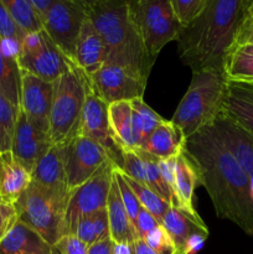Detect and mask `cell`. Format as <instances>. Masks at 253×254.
<instances>
[{
  "instance_id": "3957f363",
  "label": "cell",
  "mask_w": 253,
  "mask_h": 254,
  "mask_svg": "<svg viewBox=\"0 0 253 254\" xmlns=\"http://www.w3.org/2000/svg\"><path fill=\"white\" fill-rule=\"evenodd\" d=\"M107 49L106 64L148 79L155 59L149 55L131 15L129 0H101L87 11Z\"/></svg>"
},
{
  "instance_id": "d4e9b609",
  "label": "cell",
  "mask_w": 253,
  "mask_h": 254,
  "mask_svg": "<svg viewBox=\"0 0 253 254\" xmlns=\"http://www.w3.org/2000/svg\"><path fill=\"white\" fill-rule=\"evenodd\" d=\"M175 192L178 197L179 206L189 211H196L193 207V191L198 181V173L196 165L191 160L190 156L184 150L179 156H176L175 169Z\"/></svg>"
},
{
  "instance_id": "d590c367",
  "label": "cell",
  "mask_w": 253,
  "mask_h": 254,
  "mask_svg": "<svg viewBox=\"0 0 253 254\" xmlns=\"http://www.w3.org/2000/svg\"><path fill=\"white\" fill-rule=\"evenodd\" d=\"M170 1L179 22L185 26L202 11L208 0H170Z\"/></svg>"
},
{
  "instance_id": "4dcf8cb0",
  "label": "cell",
  "mask_w": 253,
  "mask_h": 254,
  "mask_svg": "<svg viewBox=\"0 0 253 254\" xmlns=\"http://www.w3.org/2000/svg\"><path fill=\"white\" fill-rule=\"evenodd\" d=\"M0 1L26 34L41 31V17L30 0H0Z\"/></svg>"
},
{
  "instance_id": "ba28073f",
  "label": "cell",
  "mask_w": 253,
  "mask_h": 254,
  "mask_svg": "<svg viewBox=\"0 0 253 254\" xmlns=\"http://www.w3.org/2000/svg\"><path fill=\"white\" fill-rule=\"evenodd\" d=\"M17 64L24 71L52 83L74 64L44 29L25 35L17 55Z\"/></svg>"
},
{
  "instance_id": "8d00e7d4",
  "label": "cell",
  "mask_w": 253,
  "mask_h": 254,
  "mask_svg": "<svg viewBox=\"0 0 253 254\" xmlns=\"http://www.w3.org/2000/svg\"><path fill=\"white\" fill-rule=\"evenodd\" d=\"M144 241L156 254H176L173 240L161 225L148 233Z\"/></svg>"
},
{
  "instance_id": "74e56055",
  "label": "cell",
  "mask_w": 253,
  "mask_h": 254,
  "mask_svg": "<svg viewBox=\"0 0 253 254\" xmlns=\"http://www.w3.org/2000/svg\"><path fill=\"white\" fill-rule=\"evenodd\" d=\"M19 221L15 202L0 196V242L4 240L12 226Z\"/></svg>"
},
{
  "instance_id": "52a82bcc",
  "label": "cell",
  "mask_w": 253,
  "mask_h": 254,
  "mask_svg": "<svg viewBox=\"0 0 253 254\" xmlns=\"http://www.w3.org/2000/svg\"><path fill=\"white\" fill-rule=\"evenodd\" d=\"M131 15L146 51L156 60L169 42L178 40L183 25L179 22L170 0H129Z\"/></svg>"
},
{
  "instance_id": "5b68a950",
  "label": "cell",
  "mask_w": 253,
  "mask_h": 254,
  "mask_svg": "<svg viewBox=\"0 0 253 254\" xmlns=\"http://www.w3.org/2000/svg\"><path fill=\"white\" fill-rule=\"evenodd\" d=\"M89 77L73 64L54 82L49 135L52 144H66L78 135Z\"/></svg>"
},
{
  "instance_id": "e575fe53",
  "label": "cell",
  "mask_w": 253,
  "mask_h": 254,
  "mask_svg": "<svg viewBox=\"0 0 253 254\" xmlns=\"http://www.w3.org/2000/svg\"><path fill=\"white\" fill-rule=\"evenodd\" d=\"M26 32L17 25L6 7L0 1V39L11 41L21 46Z\"/></svg>"
},
{
  "instance_id": "83f0119b",
  "label": "cell",
  "mask_w": 253,
  "mask_h": 254,
  "mask_svg": "<svg viewBox=\"0 0 253 254\" xmlns=\"http://www.w3.org/2000/svg\"><path fill=\"white\" fill-rule=\"evenodd\" d=\"M0 92L16 109L20 108L21 97V68L17 57L7 54L0 39Z\"/></svg>"
},
{
  "instance_id": "f35d334b",
  "label": "cell",
  "mask_w": 253,
  "mask_h": 254,
  "mask_svg": "<svg viewBox=\"0 0 253 254\" xmlns=\"http://www.w3.org/2000/svg\"><path fill=\"white\" fill-rule=\"evenodd\" d=\"M88 248L76 236L67 235L52 246V254H88Z\"/></svg>"
},
{
  "instance_id": "277c9868",
  "label": "cell",
  "mask_w": 253,
  "mask_h": 254,
  "mask_svg": "<svg viewBox=\"0 0 253 254\" xmlns=\"http://www.w3.org/2000/svg\"><path fill=\"white\" fill-rule=\"evenodd\" d=\"M223 69L208 68L192 72V79L174 113L173 122L185 139L210 127L222 114L227 94Z\"/></svg>"
},
{
  "instance_id": "7a4b0ae2",
  "label": "cell",
  "mask_w": 253,
  "mask_h": 254,
  "mask_svg": "<svg viewBox=\"0 0 253 254\" xmlns=\"http://www.w3.org/2000/svg\"><path fill=\"white\" fill-rule=\"evenodd\" d=\"M247 0H208L202 11L183 26L178 37L180 57L192 72L223 69L226 55L236 45Z\"/></svg>"
},
{
  "instance_id": "ffe728a7",
  "label": "cell",
  "mask_w": 253,
  "mask_h": 254,
  "mask_svg": "<svg viewBox=\"0 0 253 254\" xmlns=\"http://www.w3.org/2000/svg\"><path fill=\"white\" fill-rule=\"evenodd\" d=\"M223 116L253 135V83H227Z\"/></svg>"
},
{
  "instance_id": "7c38bea8",
  "label": "cell",
  "mask_w": 253,
  "mask_h": 254,
  "mask_svg": "<svg viewBox=\"0 0 253 254\" xmlns=\"http://www.w3.org/2000/svg\"><path fill=\"white\" fill-rule=\"evenodd\" d=\"M78 135L86 136L98 143L109 156V160L118 169L123 165V150L114 140L108 119V103L97 96L89 82L86 103L82 112Z\"/></svg>"
},
{
  "instance_id": "6da1fadb",
  "label": "cell",
  "mask_w": 253,
  "mask_h": 254,
  "mask_svg": "<svg viewBox=\"0 0 253 254\" xmlns=\"http://www.w3.org/2000/svg\"><path fill=\"white\" fill-rule=\"evenodd\" d=\"M184 150L196 165L198 181L208 192L218 217L253 236L250 179L215 128L206 127L189 136Z\"/></svg>"
},
{
  "instance_id": "e0dca14e",
  "label": "cell",
  "mask_w": 253,
  "mask_h": 254,
  "mask_svg": "<svg viewBox=\"0 0 253 254\" xmlns=\"http://www.w3.org/2000/svg\"><path fill=\"white\" fill-rule=\"evenodd\" d=\"M161 226L173 240L176 254H188L189 243L195 236L208 235L207 227L196 211H189L179 206H170L164 215Z\"/></svg>"
},
{
  "instance_id": "ee69618b",
  "label": "cell",
  "mask_w": 253,
  "mask_h": 254,
  "mask_svg": "<svg viewBox=\"0 0 253 254\" xmlns=\"http://www.w3.org/2000/svg\"><path fill=\"white\" fill-rule=\"evenodd\" d=\"M133 254H156L144 240H136L133 245Z\"/></svg>"
},
{
  "instance_id": "1f68e13d",
  "label": "cell",
  "mask_w": 253,
  "mask_h": 254,
  "mask_svg": "<svg viewBox=\"0 0 253 254\" xmlns=\"http://www.w3.org/2000/svg\"><path fill=\"white\" fill-rule=\"evenodd\" d=\"M17 112L19 109L15 108L0 92V151L11 150Z\"/></svg>"
},
{
  "instance_id": "44dd1931",
  "label": "cell",
  "mask_w": 253,
  "mask_h": 254,
  "mask_svg": "<svg viewBox=\"0 0 253 254\" xmlns=\"http://www.w3.org/2000/svg\"><path fill=\"white\" fill-rule=\"evenodd\" d=\"M31 181L57 192L69 195L64 173L63 148L61 144H54L37 163L31 173Z\"/></svg>"
},
{
  "instance_id": "30bf717a",
  "label": "cell",
  "mask_w": 253,
  "mask_h": 254,
  "mask_svg": "<svg viewBox=\"0 0 253 254\" xmlns=\"http://www.w3.org/2000/svg\"><path fill=\"white\" fill-rule=\"evenodd\" d=\"M112 161L104 164L89 180L69 191L66 210V236L73 235L77 223L92 213L107 208L113 171Z\"/></svg>"
},
{
  "instance_id": "5bb4252c",
  "label": "cell",
  "mask_w": 253,
  "mask_h": 254,
  "mask_svg": "<svg viewBox=\"0 0 253 254\" xmlns=\"http://www.w3.org/2000/svg\"><path fill=\"white\" fill-rule=\"evenodd\" d=\"M52 145L49 130L37 126L19 108L11 143V151L15 158L27 171L32 173Z\"/></svg>"
},
{
  "instance_id": "2e32d148",
  "label": "cell",
  "mask_w": 253,
  "mask_h": 254,
  "mask_svg": "<svg viewBox=\"0 0 253 254\" xmlns=\"http://www.w3.org/2000/svg\"><path fill=\"white\" fill-rule=\"evenodd\" d=\"M212 127L247 174L253 198V135L223 114Z\"/></svg>"
},
{
  "instance_id": "d6a6232c",
  "label": "cell",
  "mask_w": 253,
  "mask_h": 254,
  "mask_svg": "<svg viewBox=\"0 0 253 254\" xmlns=\"http://www.w3.org/2000/svg\"><path fill=\"white\" fill-rule=\"evenodd\" d=\"M123 165L119 170L123 171L128 176L133 178L138 183L146 186V174H145V163L143 156L139 154L136 149L134 150H123Z\"/></svg>"
},
{
  "instance_id": "cb8c5ba5",
  "label": "cell",
  "mask_w": 253,
  "mask_h": 254,
  "mask_svg": "<svg viewBox=\"0 0 253 254\" xmlns=\"http://www.w3.org/2000/svg\"><path fill=\"white\" fill-rule=\"evenodd\" d=\"M107 215H108L111 240L114 243L134 245V242L139 240L135 228H134L128 213H126V207H124L123 201H122L121 191H119L118 184L114 178V171L111 191H109L108 201H107Z\"/></svg>"
},
{
  "instance_id": "f6af8a7d",
  "label": "cell",
  "mask_w": 253,
  "mask_h": 254,
  "mask_svg": "<svg viewBox=\"0 0 253 254\" xmlns=\"http://www.w3.org/2000/svg\"><path fill=\"white\" fill-rule=\"evenodd\" d=\"M113 254H133V245L113 242Z\"/></svg>"
},
{
  "instance_id": "603a6c76",
  "label": "cell",
  "mask_w": 253,
  "mask_h": 254,
  "mask_svg": "<svg viewBox=\"0 0 253 254\" xmlns=\"http://www.w3.org/2000/svg\"><path fill=\"white\" fill-rule=\"evenodd\" d=\"M31 184V173L11 150L0 151V196L16 202Z\"/></svg>"
},
{
  "instance_id": "bcb514c9",
  "label": "cell",
  "mask_w": 253,
  "mask_h": 254,
  "mask_svg": "<svg viewBox=\"0 0 253 254\" xmlns=\"http://www.w3.org/2000/svg\"><path fill=\"white\" fill-rule=\"evenodd\" d=\"M30 1H31V4L34 5L36 11L39 12L40 17H42V15L45 14V11H46L47 7L50 6L52 0H30Z\"/></svg>"
},
{
  "instance_id": "60d3db41",
  "label": "cell",
  "mask_w": 253,
  "mask_h": 254,
  "mask_svg": "<svg viewBox=\"0 0 253 254\" xmlns=\"http://www.w3.org/2000/svg\"><path fill=\"white\" fill-rule=\"evenodd\" d=\"M158 226H160L159 221L148 210L141 207L135 222V232L138 235L139 240H144L146 235L150 233L153 230H155Z\"/></svg>"
},
{
  "instance_id": "ac0fdd59",
  "label": "cell",
  "mask_w": 253,
  "mask_h": 254,
  "mask_svg": "<svg viewBox=\"0 0 253 254\" xmlns=\"http://www.w3.org/2000/svg\"><path fill=\"white\" fill-rule=\"evenodd\" d=\"M107 61V49L89 17L84 20L76 45L74 64L87 76L98 71Z\"/></svg>"
},
{
  "instance_id": "7dc6e473",
  "label": "cell",
  "mask_w": 253,
  "mask_h": 254,
  "mask_svg": "<svg viewBox=\"0 0 253 254\" xmlns=\"http://www.w3.org/2000/svg\"><path fill=\"white\" fill-rule=\"evenodd\" d=\"M74 1L78 2V4L81 5V6H83L84 9H86L87 11H88V10L91 9V7L93 6L94 4H97V2L101 1V0H74Z\"/></svg>"
},
{
  "instance_id": "ab89813d",
  "label": "cell",
  "mask_w": 253,
  "mask_h": 254,
  "mask_svg": "<svg viewBox=\"0 0 253 254\" xmlns=\"http://www.w3.org/2000/svg\"><path fill=\"white\" fill-rule=\"evenodd\" d=\"M73 236H76L79 241H82V242H83L84 245L88 246V247H91L94 243L98 242L92 216H87V217L82 218V220L77 223L76 228H74Z\"/></svg>"
},
{
  "instance_id": "c3c4849f",
  "label": "cell",
  "mask_w": 253,
  "mask_h": 254,
  "mask_svg": "<svg viewBox=\"0 0 253 254\" xmlns=\"http://www.w3.org/2000/svg\"><path fill=\"white\" fill-rule=\"evenodd\" d=\"M238 44H252L253 45V31L248 32V34L245 35L242 39L238 40L237 44L236 45H238Z\"/></svg>"
},
{
  "instance_id": "4fadbf2b",
  "label": "cell",
  "mask_w": 253,
  "mask_h": 254,
  "mask_svg": "<svg viewBox=\"0 0 253 254\" xmlns=\"http://www.w3.org/2000/svg\"><path fill=\"white\" fill-rule=\"evenodd\" d=\"M89 77L94 93L108 104L143 98L148 79L112 64H104Z\"/></svg>"
},
{
  "instance_id": "9c48e42d",
  "label": "cell",
  "mask_w": 253,
  "mask_h": 254,
  "mask_svg": "<svg viewBox=\"0 0 253 254\" xmlns=\"http://www.w3.org/2000/svg\"><path fill=\"white\" fill-rule=\"evenodd\" d=\"M87 16V10L74 0H52L41 17L42 29L73 64L77 40Z\"/></svg>"
},
{
  "instance_id": "f546056e",
  "label": "cell",
  "mask_w": 253,
  "mask_h": 254,
  "mask_svg": "<svg viewBox=\"0 0 253 254\" xmlns=\"http://www.w3.org/2000/svg\"><path fill=\"white\" fill-rule=\"evenodd\" d=\"M121 174L122 176H123L124 181L130 186L133 192L135 193V196L138 197L140 205L143 206L145 210H148L161 225L164 215H165L166 211L170 208V203L166 202L164 198H161L158 193L154 192V191L151 190V189H149L148 186L138 183V181L134 180L133 178H130V176H128L126 174H124L122 170H121Z\"/></svg>"
},
{
  "instance_id": "8fae6325",
  "label": "cell",
  "mask_w": 253,
  "mask_h": 254,
  "mask_svg": "<svg viewBox=\"0 0 253 254\" xmlns=\"http://www.w3.org/2000/svg\"><path fill=\"white\" fill-rule=\"evenodd\" d=\"M61 145L63 148L64 173L69 191L89 180L99 168L111 161L107 151L86 136L77 135Z\"/></svg>"
},
{
  "instance_id": "7402d4cb",
  "label": "cell",
  "mask_w": 253,
  "mask_h": 254,
  "mask_svg": "<svg viewBox=\"0 0 253 254\" xmlns=\"http://www.w3.org/2000/svg\"><path fill=\"white\" fill-rule=\"evenodd\" d=\"M0 254H52V246L19 220L0 242Z\"/></svg>"
},
{
  "instance_id": "f1b7e54d",
  "label": "cell",
  "mask_w": 253,
  "mask_h": 254,
  "mask_svg": "<svg viewBox=\"0 0 253 254\" xmlns=\"http://www.w3.org/2000/svg\"><path fill=\"white\" fill-rule=\"evenodd\" d=\"M131 102V127H133V138L135 149L140 148L150 134L163 123L165 119L154 112L143 98H135Z\"/></svg>"
},
{
  "instance_id": "9a60e30c",
  "label": "cell",
  "mask_w": 253,
  "mask_h": 254,
  "mask_svg": "<svg viewBox=\"0 0 253 254\" xmlns=\"http://www.w3.org/2000/svg\"><path fill=\"white\" fill-rule=\"evenodd\" d=\"M54 83L21 69L20 109L37 126L49 130Z\"/></svg>"
},
{
  "instance_id": "d6986e66",
  "label": "cell",
  "mask_w": 253,
  "mask_h": 254,
  "mask_svg": "<svg viewBox=\"0 0 253 254\" xmlns=\"http://www.w3.org/2000/svg\"><path fill=\"white\" fill-rule=\"evenodd\" d=\"M185 136L176 124L164 121L140 146V150L158 160H168L180 155L185 149Z\"/></svg>"
},
{
  "instance_id": "836d02e7",
  "label": "cell",
  "mask_w": 253,
  "mask_h": 254,
  "mask_svg": "<svg viewBox=\"0 0 253 254\" xmlns=\"http://www.w3.org/2000/svg\"><path fill=\"white\" fill-rule=\"evenodd\" d=\"M114 178H116L117 184H118L119 191H121L122 201L124 203V207H126V213H128L129 218H130L131 223H133L134 228H135V222L136 217H138L139 212H140V208L143 206L139 202L138 197L135 196V193L133 192V190L130 189V186L124 181L123 176H122L121 170L118 168L114 169Z\"/></svg>"
},
{
  "instance_id": "8992f818",
  "label": "cell",
  "mask_w": 253,
  "mask_h": 254,
  "mask_svg": "<svg viewBox=\"0 0 253 254\" xmlns=\"http://www.w3.org/2000/svg\"><path fill=\"white\" fill-rule=\"evenodd\" d=\"M69 195L31 181L15 202L19 220L39 232L51 246L66 236V210Z\"/></svg>"
},
{
  "instance_id": "b9f144b4",
  "label": "cell",
  "mask_w": 253,
  "mask_h": 254,
  "mask_svg": "<svg viewBox=\"0 0 253 254\" xmlns=\"http://www.w3.org/2000/svg\"><path fill=\"white\" fill-rule=\"evenodd\" d=\"M92 218L94 222V228H96L97 238L99 241H103L106 238L111 237L109 233V222H108V215H107V208L99 210L97 212L92 213Z\"/></svg>"
},
{
  "instance_id": "484cf974",
  "label": "cell",
  "mask_w": 253,
  "mask_h": 254,
  "mask_svg": "<svg viewBox=\"0 0 253 254\" xmlns=\"http://www.w3.org/2000/svg\"><path fill=\"white\" fill-rule=\"evenodd\" d=\"M131 102L119 101L108 104V119L114 140L122 150H134L135 143L131 127Z\"/></svg>"
},
{
  "instance_id": "4316f807",
  "label": "cell",
  "mask_w": 253,
  "mask_h": 254,
  "mask_svg": "<svg viewBox=\"0 0 253 254\" xmlns=\"http://www.w3.org/2000/svg\"><path fill=\"white\" fill-rule=\"evenodd\" d=\"M223 72L227 81L253 83V45H235L226 55Z\"/></svg>"
},
{
  "instance_id": "7bdbcfd3",
  "label": "cell",
  "mask_w": 253,
  "mask_h": 254,
  "mask_svg": "<svg viewBox=\"0 0 253 254\" xmlns=\"http://www.w3.org/2000/svg\"><path fill=\"white\" fill-rule=\"evenodd\" d=\"M88 254H113V241L109 237L94 243L88 248Z\"/></svg>"
}]
</instances>
